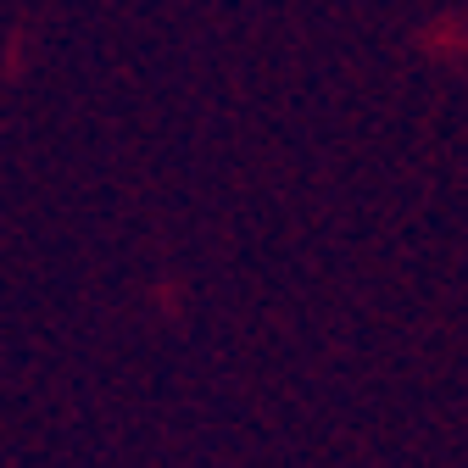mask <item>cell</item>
I'll return each mask as SVG.
<instances>
[]
</instances>
